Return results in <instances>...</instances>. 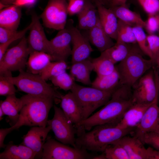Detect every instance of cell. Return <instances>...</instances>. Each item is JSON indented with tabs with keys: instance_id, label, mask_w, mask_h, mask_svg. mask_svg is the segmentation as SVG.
<instances>
[{
	"instance_id": "obj_41",
	"label": "cell",
	"mask_w": 159,
	"mask_h": 159,
	"mask_svg": "<svg viewBox=\"0 0 159 159\" xmlns=\"http://www.w3.org/2000/svg\"><path fill=\"white\" fill-rule=\"evenodd\" d=\"M32 24V23L31 22V23L25 29L19 31L17 34L13 38L4 43L0 44V60L2 58L10 44L15 41L22 38L24 36L26 32L29 30Z\"/></svg>"
},
{
	"instance_id": "obj_11",
	"label": "cell",
	"mask_w": 159,
	"mask_h": 159,
	"mask_svg": "<svg viewBox=\"0 0 159 159\" xmlns=\"http://www.w3.org/2000/svg\"><path fill=\"white\" fill-rule=\"evenodd\" d=\"M68 6L66 0H49L40 15L44 26L59 31L65 28L68 14Z\"/></svg>"
},
{
	"instance_id": "obj_16",
	"label": "cell",
	"mask_w": 159,
	"mask_h": 159,
	"mask_svg": "<svg viewBox=\"0 0 159 159\" xmlns=\"http://www.w3.org/2000/svg\"><path fill=\"white\" fill-rule=\"evenodd\" d=\"M158 100V98L156 99L148 108L140 122L134 130V136L141 141L145 134L155 130L159 117Z\"/></svg>"
},
{
	"instance_id": "obj_1",
	"label": "cell",
	"mask_w": 159,
	"mask_h": 159,
	"mask_svg": "<svg viewBox=\"0 0 159 159\" xmlns=\"http://www.w3.org/2000/svg\"><path fill=\"white\" fill-rule=\"evenodd\" d=\"M134 103L132 87L120 84L101 109L81 122L77 131H90L99 125L117 124Z\"/></svg>"
},
{
	"instance_id": "obj_35",
	"label": "cell",
	"mask_w": 159,
	"mask_h": 159,
	"mask_svg": "<svg viewBox=\"0 0 159 159\" xmlns=\"http://www.w3.org/2000/svg\"><path fill=\"white\" fill-rule=\"evenodd\" d=\"M56 86L64 90H71L75 81L70 74L65 72L49 79Z\"/></svg>"
},
{
	"instance_id": "obj_44",
	"label": "cell",
	"mask_w": 159,
	"mask_h": 159,
	"mask_svg": "<svg viewBox=\"0 0 159 159\" xmlns=\"http://www.w3.org/2000/svg\"><path fill=\"white\" fill-rule=\"evenodd\" d=\"M19 31L0 27V44L4 43L13 38Z\"/></svg>"
},
{
	"instance_id": "obj_55",
	"label": "cell",
	"mask_w": 159,
	"mask_h": 159,
	"mask_svg": "<svg viewBox=\"0 0 159 159\" xmlns=\"http://www.w3.org/2000/svg\"><path fill=\"white\" fill-rule=\"evenodd\" d=\"M96 0L97 1L100 2V0Z\"/></svg>"
},
{
	"instance_id": "obj_23",
	"label": "cell",
	"mask_w": 159,
	"mask_h": 159,
	"mask_svg": "<svg viewBox=\"0 0 159 159\" xmlns=\"http://www.w3.org/2000/svg\"><path fill=\"white\" fill-rule=\"evenodd\" d=\"M93 70L92 59L89 57L85 60L72 64L70 74L75 81L90 85L92 82L90 75Z\"/></svg>"
},
{
	"instance_id": "obj_26",
	"label": "cell",
	"mask_w": 159,
	"mask_h": 159,
	"mask_svg": "<svg viewBox=\"0 0 159 159\" xmlns=\"http://www.w3.org/2000/svg\"><path fill=\"white\" fill-rule=\"evenodd\" d=\"M35 153L23 145H15L10 141L6 145L4 151L0 153V159H33Z\"/></svg>"
},
{
	"instance_id": "obj_21",
	"label": "cell",
	"mask_w": 159,
	"mask_h": 159,
	"mask_svg": "<svg viewBox=\"0 0 159 159\" xmlns=\"http://www.w3.org/2000/svg\"><path fill=\"white\" fill-rule=\"evenodd\" d=\"M116 143L124 148L129 159H147V148L141 140L136 137L126 135Z\"/></svg>"
},
{
	"instance_id": "obj_49",
	"label": "cell",
	"mask_w": 159,
	"mask_h": 159,
	"mask_svg": "<svg viewBox=\"0 0 159 159\" xmlns=\"http://www.w3.org/2000/svg\"><path fill=\"white\" fill-rule=\"evenodd\" d=\"M127 0H111V7L126 5Z\"/></svg>"
},
{
	"instance_id": "obj_56",
	"label": "cell",
	"mask_w": 159,
	"mask_h": 159,
	"mask_svg": "<svg viewBox=\"0 0 159 159\" xmlns=\"http://www.w3.org/2000/svg\"></svg>"
},
{
	"instance_id": "obj_12",
	"label": "cell",
	"mask_w": 159,
	"mask_h": 159,
	"mask_svg": "<svg viewBox=\"0 0 159 159\" xmlns=\"http://www.w3.org/2000/svg\"><path fill=\"white\" fill-rule=\"evenodd\" d=\"M71 21L65 27L69 30L71 37L72 64L85 60L90 57L93 51L87 38L82 34L78 29L74 26Z\"/></svg>"
},
{
	"instance_id": "obj_48",
	"label": "cell",
	"mask_w": 159,
	"mask_h": 159,
	"mask_svg": "<svg viewBox=\"0 0 159 159\" xmlns=\"http://www.w3.org/2000/svg\"><path fill=\"white\" fill-rule=\"evenodd\" d=\"M16 0H0V9L14 5Z\"/></svg>"
},
{
	"instance_id": "obj_43",
	"label": "cell",
	"mask_w": 159,
	"mask_h": 159,
	"mask_svg": "<svg viewBox=\"0 0 159 159\" xmlns=\"http://www.w3.org/2000/svg\"><path fill=\"white\" fill-rule=\"evenodd\" d=\"M85 3L84 0H71L68 3V14L70 15L78 14L82 9Z\"/></svg>"
},
{
	"instance_id": "obj_5",
	"label": "cell",
	"mask_w": 159,
	"mask_h": 159,
	"mask_svg": "<svg viewBox=\"0 0 159 159\" xmlns=\"http://www.w3.org/2000/svg\"><path fill=\"white\" fill-rule=\"evenodd\" d=\"M18 76H8L19 91L33 95L51 97L61 100L63 95L43 79L39 74L21 70Z\"/></svg>"
},
{
	"instance_id": "obj_47",
	"label": "cell",
	"mask_w": 159,
	"mask_h": 159,
	"mask_svg": "<svg viewBox=\"0 0 159 159\" xmlns=\"http://www.w3.org/2000/svg\"><path fill=\"white\" fill-rule=\"evenodd\" d=\"M37 0H16L14 4L19 6H30L34 5Z\"/></svg>"
},
{
	"instance_id": "obj_30",
	"label": "cell",
	"mask_w": 159,
	"mask_h": 159,
	"mask_svg": "<svg viewBox=\"0 0 159 159\" xmlns=\"http://www.w3.org/2000/svg\"><path fill=\"white\" fill-rule=\"evenodd\" d=\"M120 80L119 74L116 69L110 74L97 76L92 82L91 85L101 90L114 92L119 85Z\"/></svg>"
},
{
	"instance_id": "obj_54",
	"label": "cell",
	"mask_w": 159,
	"mask_h": 159,
	"mask_svg": "<svg viewBox=\"0 0 159 159\" xmlns=\"http://www.w3.org/2000/svg\"><path fill=\"white\" fill-rule=\"evenodd\" d=\"M156 65L159 67V57L156 61Z\"/></svg>"
},
{
	"instance_id": "obj_51",
	"label": "cell",
	"mask_w": 159,
	"mask_h": 159,
	"mask_svg": "<svg viewBox=\"0 0 159 159\" xmlns=\"http://www.w3.org/2000/svg\"><path fill=\"white\" fill-rule=\"evenodd\" d=\"M5 115L2 109L0 107V120H2L3 118V117Z\"/></svg>"
},
{
	"instance_id": "obj_15",
	"label": "cell",
	"mask_w": 159,
	"mask_h": 159,
	"mask_svg": "<svg viewBox=\"0 0 159 159\" xmlns=\"http://www.w3.org/2000/svg\"><path fill=\"white\" fill-rule=\"evenodd\" d=\"M52 130L50 126L32 127L23 137V145L30 148L36 154V158H41L43 147L48 134Z\"/></svg>"
},
{
	"instance_id": "obj_9",
	"label": "cell",
	"mask_w": 159,
	"mask_h": 159,
	"mask_svg": "<svg viewBox=\"0 0 159 159\" xmlns=\"http://www.w3.org/2000/svg\"><path fill=\"white\" fill-rule=\"evenodd\" d=\"M54 115L53 118L48 120L55 137L58 141L66 145L77 148L76 145L77 130L74 125L68 119L60 108L53 106Z\"/></svg>"
},
{
	"instance_id": "obj_4",
	"label": "cell",
	"mask_w": 159,
	"mask_h": 159,
	"mask_svg": "<svg viewBox=\"0 0 159 159\" xmlns=\"http://www.w3.org/2000/svg\"><path fill=\"white\" fill-rule=\"evenodd\" d=\"M138 45L115 68L120 77V84L131 87L148 71L155 65L153 60L144 58Z\"/></svg>"
},
{
	"instance_id": "obj_37",
	"label": "cell",
	"mask_w": 159,
	"mask_h": 159,
	"mask_svg": "<svg viewBox=\"0 0 159 159\" xmlns=\"http://www.w3.org/2000/svg\"><path fill=\"white\" fill-rule=\"evenodd\" d=\"M148 45L152 56V60L155 65L159 57V36L155 34H148L147 37Z\"/></svg>"
},
{
	"instance_id": "obj_24",
	"label": "cell",
	"mask_w": 159,
	"mask_h": 159,
	"mask_svg": "<svg viewBox=\"0 0 159 159\" xmlns=\"http://www.w3.org/2000/svg\"><path fill=\"white\" fill-rule=\"evenodd\" d=\"M21 16V7L13 5L0 10V27L17 30Z\"/></svg>"
},
{
	"instance_id": "obj_8",
	"label": "cell",
	"mask_w": 159,
	"mask_h": 159,
	"mask_svg": "<svg viewBox=\"0 0 159 159\" xmlns=\"http://www.w3.org/2000/svg\"><path fill=\"white\" fill-rule=\"evenodd\" d=\"M96 155L85 149L69 146L48 137L43 147L41 159H94Z\"/></svg>"
},
{
	"instance_id": "obj_53",
	"label": "cell",
	"mask_w": 159,
	"mask_h": 159,
	"mask_svg": "<svg viewBox=\"0 0 159 159\" xmlns=\"http://www.w3.org/2000/svg\"><path fill=\"white\" fill-rule=\"evenodd\" d=\"M155 131H159V117L158 123L157 125L156 129L155 130Z\"/></svg>"
},
{
	"instance_id": "obj_20",
	"label": "cell",
	"mask_w": 159,
	"mask_h": 159,
	"mask_svg": "<svg viewBox=\"0 0 159 159\" xmlns=\"http://www.w3.org/2000/svg\"><path fill=\"white\" fill-rule=\"evenodd\" d=\"M87 38L90 42L101 52L113 46L112 39L106 33L100 22L99 18L96 24L87 30Z\"/></svg>"
},
{
	"instance_id": "obj_33",
	"label": "cell",
	"mask_w": 159,
	"mask_h": 159,
	"mask_svg": "<svg viewBox=\"0 0 159 159\" xmlns=\"http://www.w3.org/2000/svg\"><path fill=\"white\" fill-rule=\"evenodd\" d=\"M67 68L66 62H51L40 75L46 81L53 77L66 72Z\"/></svg>"
},
{
	"instance_id": "obj_25",
	"label": "cell",
	"mask_w": 159,
	"mask_h": 159,
	"mask_svg": "<svg viewBox=\"0 0 159 159\" xmlns=\"http://www.w3.org/2000/svg\"><path fill=\"white\" fill-rule=\"evenodd\" d=\"M78 24L80 29L88 30L97 23L99 16L97 8L89 0L85 1L84 6L78 14Z\"/></svg>"
},
{
	"instance_id": "obj_31",
	"label": "cell",
	"mask_w": 159,
	"mask_h": 159,
	"mask_svg": "<svg viewBox=\"0 0 159 159\" xmlns=\"http://www.w3.org/2000/svg\"><path fill=\"white\" fill-rule=\"evenodd\" d=\"M94 70L97 76L110 74L116 69L115 64L109 59L100 54L98 57L92 59Z\"/></svg>"
},
{
	"instance_id": "obj_18",
	"label": "cell",
	"mask_w": 159,
	"mask_h": 159,
	"mask_svg": "<svg viewBox=\"0 0 159 159\" xmlns=\"http://www.w3.org/2000/svg\"><path fill=\"white\" fill-rule=\"evenodd\" d=\"M95 1L99 20L103 28L109 37L116 41L118 19L110 8L107 9L99 1Z\"/></svg>"
},
{
	"instance_id": "obj_14",
	"label": "cell",
	"mask_w": 159,
	"mask_h": 159,
	"mask_svg": "<svg viewBox=\"0 0 159 159\" xmlns=\"http://www.w3.org/2000/svg\"><path fill=\"white\" fill-rule=\"evenodd\" d=\"M71 37L67 28L59 31L56 36L50 40V54L52 60L66 62L71 55Z\"/></svg>"
},
{
	"instance_id": "obj_10",
	"label": "cell",
	"mask_w": 159,
	"mask_h": 159,
	"mask_svg": "<svg viewBox=\"0 0 159 159\" xmlns=\"http://www.w3.org/2000/svg\"><path fill=\"white\" fill-rule=\"evenodd\" d=\"M132 89L134 103L151 104L158 98L159 89L153 68L143 75L133 85Z\"/></svg>"
},
{
	"instance_id": "obj_38",
	"label": "cell",
	"mask_w": 159,
	"mask_h": 159,
	"mask_svg": "<svg viewBox=\"0 0 159 159\" xmlns=\"http://www.w3.org/2000/svg\"><path fill=\"white\" fill-rule=\"evenodd\" d=\"M8 76L0 75V95L7 96L15 94L16 90L14 84L9 79Z\"/></svg>"
},
{
	"instance_id": "obj_3",
	"label": "cell",
	"mask_w": 159,
	"mask_h": 159,
	"mask_svg": "<svg viewBox=\"0 0 159 159\" xmlns=\"http://www.w3.org/2000/svg\"><path fill=\"white\" fill-rule=\"evenodd\" d=\"M24 104L14 125L18 129L23 125L46 127L49 111L55 100L52 97L27 94L22 96Z\"/></svg>"
},
{
	"instance_id": "obj_36",
	"label": "cell",
	"mask_w": 159,
	"mask_h": 159,
	"mask_svg": "<svg viewBox=\"0 0 159 159\" xmlns=\"http://www.w3.org/2000/svg\"><path fill=\"white\" fill-rule=\"evenodd\" d=\"M143 27L139 26H133V32L136 43L144 54L152 59V56L149 51L147 40V37Z\"/></svg>"
},
{
	"instance_id": "obj_34",
	"label": "cell",
	"mask_w": 159,
	"mask_h": 159,
	"mask_svg": "<svg viewBox=\"0 0 159 159\" xmlns=\"http://www.w3.org/2000/svg\"><path fill=\"white\" fill-rule=\"evenodd\" d=\"M103 153L105 159H129L124 148L116 142L108 146Z\"/></svg>"
},
{
	"instance_id": "obj_40",
	"label": "cell",
	"mask_w": 159,
	"mask_h": 159,
	"mask_svg": "<svg viewBox=\"0 0 159 159\" xmlns=\"http://www.w3.org/2000/svg\"><path fill=\"white\" fill-rule=\"evenodd\" d=\"M137 0L148 15L158 13L159 12V0Z\"/></svg>"
},
{
	"instance_id": "obj_29",
	"label": "cell",
	"mask_w": 159,
	"mask_h": 159,
	"mask_svg": "<svg viewBox=\"0 0 159 159\" xmlns=\"http://www.w3.org/2000/svg\"><path fill=\"white\" fill-rule=\"evenodd\" d=\"M117 19L132 26H139L143 28L145 25V21L138 13L130 9L126 5L111 7Z\"/></svg>"
},
{
	"instance_id": "obj_39",
	"label": "cell",
	"mask_w": 159,
	"mask_h": 159,
	"mask_svg": "<svg viewBox=\"0 0 159 159\" xmlns=\"http://www.w3.org/2000/svg\"><path fill=\"white\" fill-rule=\"evenodd\" d=\"M144 28L148 34H155L159 31V14L148 15Z\"/></svg>"
},
{
	"instance_id": "obj_19",
	"label": "cell",
	"mask_w": 159,
	"mask_h": 159,
	"mask_svg": "<svg viewBox=\"0 0 159 159\" xmlns=\"http://www.w3.org/2000/svg\"><path fill=\"white\" fill-rule=\"evenodd\" d=\"M153 103L145 104L134 102L125 113L117 126L122 129L135 128L148 108Z\"/></svg>"
},
{
	"instance_id": "obj_6",
	"label": "cell",
	"mask_w": 159,
	"mask_h": 159,
	"mask_svg": "<svg viewBox=\"0 0 159 159\" xmlns=\"http://www.w3.org/2000/svg\"><path fill=\"white\" fill-rule=\"evenodd\" d=\"M81 107L82 120L87 119L96 109L105 105L110 99L114 92L101 90L74 83L70 90Z\"/></svg>"
},
{
	"instance_id": "obj_13",
	"label": "cell",
	"mask_w": 159,
	"mask_h": 159,
	"mask_svg": "<svg viewBox=\"0 0 159 159\" xmlns=\"http://www.w3.org/2000/svg\"><path fill=\"white\" fill-rule=\"evenodd\" d=\"M31 16L32 24L27 39L29 49L31 53L42 52L49 55L50 40L46 37L38 16L35 13H32Z\"/></svg>"
},
{
	"instance_id": "obj_2",
	"label": "cell",
	"mask_w": 159,
	"mask_h": 159,
	"mask_svg": "<svg viewBox=\"0 0 159 159\" xmlns=\"http://www.w3.org/2000/svg\"><path fill=\"white\" fill-rule=\"evenodd\" d=\"M135 128L122 129L117 124L97 125L76 138L77 148L93 152H103L109 145L133 132Z\"/></svg>"
},
{
	"instance_id": "obj_45",
	"label": "cell",
	"mask_w": 159,
	"mask_h": 159,
	"mask_svg": "<svg viewBox=\"0 0 159 159\" xmlns=\"http://www.w3.org/2000/svg\"><path fill=\"white\" fill-rule=\"evenodd\" d=\"M15 130L13 126L9 128H1L0 129V148H5L6 145L4 143L6 136L12 131Z\"/></svg>"
},
{
	"instance_id": "obj_7",
	"label": "cell",
	"mask_w": 159,
	"mask_h": 159,
	"mask_svg": "<svg viewBox=\"0 0 159 159\" xmlns=\"http://www.w3.org/2000/svg\"><path fill=\"white\" fill-rule=\"evenodd\" d=\"M30 53L24 36L17 44L7 49L0 60V75L11 76L12 72L24 70Z\"/></svg>"
},
{
	"instance_id": "obj_50",
	"label": "cell",
	"mask_w": 159,
	"mask_h": 159,
	"mask_svg": "<svg viewBox=\"0 0 159 159\" xmlns=\"http://www.w3.org/2000/svg\"><path fill=\"white\" fill-rule=\"evenodd\" d=\"M153 68L154 71L155 78L159 89V74L158 70L156 69L155 67H154Z\"/></svg>"
},
{
	"instance_id": "obj_28",
	"label": "cell",
	"mask_w": 159,
	"mask_h": 159,
	"mask_svg": "<svg viewBox=\"0 0 159 159\" xmlns=\"http://www.w3.org/2000/svg\"><path fill=\"white\" fill-rule=\"evenodd\" d=\"M52 61L51 56L45 52H32L30 54L27 63L28 72L40 74Z\"/></svg>"
},
{
	"instance_id": "obj_27",
	"label": "cell",
	"mask_w": 159,
	"mask_h": 159,
	"mask_svg": "<svg viewBox=\"0 0 159 159\" xmlns=\"http://www.w3.org/2000/svg\"><path fill=\"white\" fill-rule=\"evenodd\" d=\"M116 41L115 44L101 52V54L110 60L115 64L124 60L138 45Z\"/></svg>"
},
{
	"instance_id": "obj_32",
	"label": "cell",
	"mask_w": 159,
	"mask_h": 159,
	"mask_svg": "<svg viewBox=\"0 0 159 159\" xmlns=\"http://www.w3.org/2000/svg\"><path fill=\"white\" fill-rule=\"evenodd\" d=\"M116 41L136 44L133 26L118 19L117 38Z\"/></svg>"
},
{
	"instance_id": "obj_17",
	"label": "cell",
	"mask_w": 159,
	"mask_h": 159,
	"mask_svg": "<svg viewBox=\"0 0 159 159\" xmlns=\"http://www.w3.org/2000/svg\"><path fill=\"white\" fill-rule=\"evenodd\" d=\"M60 100L62 110L74 125L77 132L79 129L80 124L82 120V110L78 102L71 91L63 95Z\"/></svg>"
},
{
	"instance_id": "obj_52",
	"label": "cell",
	"mask_w": 159,
	"mask_h": 159,
	"mask_svg": "<svg viewBox=\"0 0 159 159\" xmlns=\"http://www.w3.org/2000/svg\"><path fill=\"white\" fill-rule=\"evenodd\" d=\"M111 0H100V2L104 5V4L107 2L110 3Z\"/></svg>"
},
{
	"instance_id": "obj_46",
	"label": "cell",
	"mask_w": 159,
	"mask_h": 159,
	"mask_svg": "<svg viewBox=\"0 0 159 159\" xmlns=\"http://www.w3.org/2000/svg\"><path fill=\"white\" fill-rule=\"evenodd\" d=\"M147 159H159V150L150 147L147 148Z\"/></svg>"
},
{
	"instance_id": "obj_22",
	"label": "cell",
	"mask_w": 159,
	"mask_h": 159,
	"mask_svg": "<svg viewBox=\"0 0 159 159\" xmlns=\"http://www.w3.org/2000/svg\"><path fill=\"white\" fill-rule=\"evenodd\" d=\"M24 104L22 96L20 98H17L16 94L8 95L4 100L0 101V107L5 115L8 116L11 126L17 122L19 117V113Z\"/></svg>"
},
{
	"instance_id": "obj_42",
	"label": "cell",
	"mask_w": 159,
	"mask_h": 159,
	"mask_svg": "<svg viewBox=\"0 0 159 159\" xmlns=\"http://www.w3.org/2000/svg\"><path fill=\"white\" fill-rule=\"evenodd\" d=\"M141 141L144 144L151 145L159 150V131H153L146 133Z\"/></svg>"
}]
</instances>
